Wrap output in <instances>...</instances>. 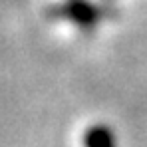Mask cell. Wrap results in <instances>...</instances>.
<instances>
[{
	"label": "cell",
	"instance_id": "7a4b0ae2",
	"mask_svg": "<svg viewBox=\"0 0 147 147\" xmlns=\"http://www.w3.org/2000/svg\"><path fill=\"white\" fill-rule=\"evenodd\" d=\"M84 145L86 147H117L115 135L113 131L103 125V123H96L92 127L86 129L84 133Z\"/></svg>",
	"mask_w": 147,
	"mask_h": 147
},
{
	"label": "cell",
	"instance_id": "6da1fadb",
	"mask_svg": "<svg viewBox=\"0 0 147 147\" xmlns=\"http://www.w3.org/2000/svg\"><path fill=\"white\" fill-rule=\"evenodd\" d=\"M54 16H64V18H72L76 24L84 26V28H90L101 18V10L88 4V2H82V0H72L64 6H60L58 10H54Z\"/></svg>",
	"mask_w": 147,
	"mask_h": 147
}]
</instances>
